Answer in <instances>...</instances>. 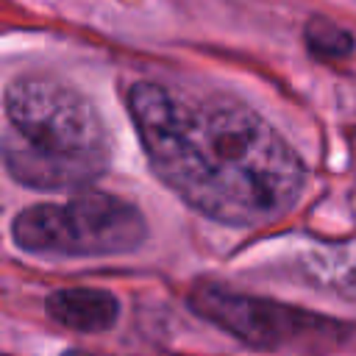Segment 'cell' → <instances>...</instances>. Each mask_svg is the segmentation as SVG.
<instances>
[{
	"mask_svg": "<svg viewBox=\"0 0 356 356\" xmlns=\"http://www.w3.org/2000/svg\"><path fill=\"white\" fill-rule=\"evenodd\" d=\"M303 36H306L309 50L314 56H320V58H342V56L353 53L350 31H345L342 25H337L328 17H312L306 31H303Z\"/></svg>",
	"mask_w": 356,
	"mask_h": 356,
	"instance_id": "obj_6",
	"label": "cell"
},
{
	"mask_svg": "<svg viewBox=\"0 0 356 356\" xmlns=\"http://www.w3.org/2000/svg\"><path fill=\"white\" fill-rule=\"evenodd\" d=\"M189 306L195 314L211 320L239 342L259 350H278L300 342H320L325 337L342 334L337 320L312 314L267 298H250L220 284H197L189 292Z\"/></svg>",
	"mask_w": 356,
	"mask_h": 356,
	"instance_id": "obj_4",
	"label": "cell"
},
{
	"mask_svg": "<svg viewBox=\"0 0 356 356\" xmlns=\"http://www.w3.org/2000/svg\"><path fill=\"white\" fill-rule=\"evenodd\" d=\"M47 317L58 325L78 331V334H97L108 331L120 317V300L95 286H67L56 289L44 300Z\"/></svg>",
	"mask_w": 356,
	"mask_h": 356,
	"instance_id": "obj_5",
	"label": "cell"
},
{
	"mask_svg": "<svg viewBox=\"0 0 356 356\" xmlns=\"http://www.w3.org/2000/svg\"><path fill=\"white\" fill-rule=\"evenodd\" d=\"M64 356H97V353H86V350H67Z\"/></svg>",
	"mask_w": 356,
	"mask_h": 356,
	"instance_id": "obj_7",
	"label": "cell"
},
{
	"mask_svg": "<svg viewBox=\"0 0 356 356\" xmlns=\"http://www.w3.org/2000/svg\"><path fill=\"white\" fill-rule=\"evenodd\" d=\"M125 106L153 175L197 214L259 228L300 200V156L245 103L139 81L125 92Z\"/></svg>",
	"mask_w": 356,
	"mask_h": 356,
	"instance_id": "obj_1",
	"label": "cell"
},
{
	"mask_svg": "<svg viewBox=\"0 0 356 356\" xmlns=\"http://www.w3.org/2000/svg\"><path fill=\"white\" fill-rule=\"evenodd\" d=\"M19 250L47 259L122 256L147 239L142 211L108 192H81L67 203H39L11 222Z\"/></svg>",
	"mask_w": 356,
	"mask_h": 356,
	"instance_id": "obj_3",
	"label": "cell"
},
{
	"mask_svg": "<svg viewBox=\"0 0 356 356\" xmlns=\"http://www.w3.org/2000/svg\"><path fill=\"white\" fill-rule=\"evenodd\" d=\"M11 131L0 139L8 175L39 192L81 189L108 170V134L92 100L72 83L31 72L6 89Z\"/></svg>",
	"mask_w": 356,
	"mask_h": 356,
	"instance_id": "obj_2",
	"label": "cell"
}]
</instances>
